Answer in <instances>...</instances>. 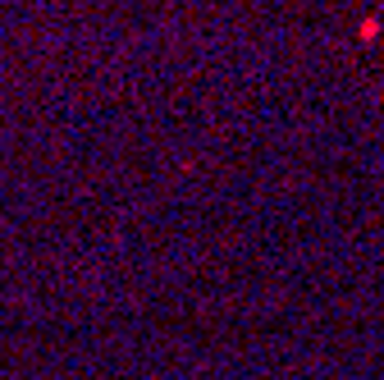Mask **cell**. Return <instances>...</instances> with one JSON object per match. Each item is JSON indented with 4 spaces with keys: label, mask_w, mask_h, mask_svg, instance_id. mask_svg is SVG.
Masks as SVG:
<instances>
[{
    "label": "cell",
    "mask_w": 384,
    "mask_h": 380,
    "mask_svg": "<svg viewBox=\"0 0 384 380\" xmlns=\"http://www.w3.org/2000/svg\"><path fill=\"white\" fill-rule=\"evenodd\" d=\"M357 37H362V42H375V37H380V24H375V19H366V24L357 28Z\"/></svg>",
    "instance_id": "cell-1"
}]
</instances>
